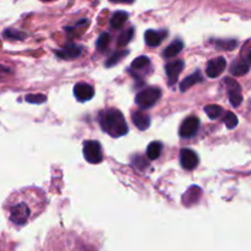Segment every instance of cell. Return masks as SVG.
I'll return each instance as SVG.
<instances>
[{
    "label": "cell",
    "instance_id": "cell-1",
    "mask_svg": "<svg viewBox=\"0 0 251 251\" xmlns=\"http://www.w3.org/2000/svg\"><path fill=\"white\" fill-rule=\"evenodd\" d=\"M98 120L103 131L112 137H122L129 131L124 115L117 109L103 110L100 113Z\"/></svg>",
    "mask_w": 251,
    "mask_h": 251
},
{
    "label": "cell",
    "instance_id": "cell-2",
    "mask_svg": "<svg viewBox=\"0 0 251 251\" xmlns=\"http://www.w3.org/2000/svg\"><path fill=\"white\" fill-rule=\"evenodd\" d=\"M162 96V91L157 87H149L139 92L135 98V102L142 109H147L156 104Z\"/></svg>",
    "mask_w": 251,
    "mask_h": 251
},
{
    "label": "cell",
    "instance_id": "cell-3",
    "mask_svg": "<svg viewBox=\"0 0 251 251\" xmlns=\"http://www.w3.org/2000/svg\"><path fill=\"white\" fill-rule=\"evenodd\" d=\"M83 157L91 164H98L102 162V147L98 141H86L83 144Z\"/></svg>",
    "mask_w": 251,
    "mask_h": 251
},
{
    "label": "cell",
    "instance_id": "cell-4",
    "mask_svg": "<svg viewBox=\"0 0 251 251\" xmlns=\"http://www.w3.org/2000/svg\"><path fill=\"white\" fill-rule=\"evenodd\" d=\"M29 207L26 203H17L10 211V221L16 226H24L29 218Z\"/></svg>",
    "mask_w": 251,
    "mask_h": 251
},
{
    "label": "cell",
    "instance_id": "cell-5",
    "mask_svg": "<svg viewBox=\"0 0 251 251\" xmlns=\"http://www.w3.org/2000/svg\"><path fill=\"white\" fill-rule=\"evenodd\" d=\"M199 127H200V120L195 115H191V117L186 118L180 125V129H179V135L183 139H190L194 135L198 132Z\"/></svg>",
    "mask_w": 251,
    "mask_h": 251
},
{
    "label": "cell",
    "instance_id": "cell-6",
    "mask_svg": "<svg viewBox=\"0 0 251 251\" xmlns=\"http://www.w3.org/2000/svg\"><path fill=\"white\" fill-rule=\"evenodd\" d=\"M225 82L228 88V95H229L230 104H232L233 107H239L243 102L242 88H240L239 83L230 77L225 78Z\"/></svg>",
    "mask_w": 251,
    "mask_h": 251
},
{
    "label": "cell",
    "instance_id": "cell-7",
    "mask_svg": "<svg viewBox=\"0 0 251 251\" xmlns=\"http://www.w3.org/2000/svg\"><path fill=\"white\" fill-rule=\"evenodd\" d=\"M74 96L78 102H87L95 96V88L86 82H78L74 86Z\"/></svg>",
    "mask_w": 251,
    "mask_h": 251
},
{
    "label": "cell",
    "instance_id": "cell-8",
    "mask_svg": "<svg viewBox=\"0 0 251 251\" xmlns=\"http://www.w3.org/2000/svg\"><path fill=\"white\" fill-rule=\"evenodd\" d=\"M226 66H227V61L223 56H218V58L212 59L207 63V68H206V74L208 77L216 78L225 71Z\"/></svg>",
    "mask_w": 251,
    "mask_h": 251
},
{
    "label": "cell",
    "instance_id": "cell-9",
    "mask_svg": "<svg viewBox=\"0 0 251 251\" xmlns=\"http://www.w3.org/2000/svg\"><path fill=\"white\" fill-rule=\"evenodd\" d=\"M180 164L186 171H193L199 164L198 154L193 150L183 149L180 151Z\"/></svg>",
    "mask_w": 251,
    "mask_h": 251
},
{
    "label": "cell",
    "instance_id": "cell-10",
    "mask_svg": "<svg viewBox=\"0 0 251 251\" xmlns=\"http://www.w3.org/2000/svg\"><path fill=\"white\" fill-rule=\"evenodd\" d=\"M184 69L183 60H176L173 63H168L166 65V73L168 76V85L173 86L178 81L179 75L181 74Z\"/></svg>",
    "mask_w": 251,
    "mask_h": 251
},
{
    "label": "cell",
    "instance_id": "cell-11",
    "mask_svg": "<svg viewBox=\"0 0 251 251\" xmlns=\"http://www.w3.org/2000/svg\"><path fill=\"white\" fill-rule=\"evenodd\" d=\"M82 53V49L80 46H75V44H69L65 48L60 49V50H56L55 54L60 59L64 60H73V59L78 58Z\"/></svg>",
    "mask_w": 251,
    "mask_h": 251
},
{
    "label": "cell",
    "instance_id": "cell-12",
    "mask_svg": "<svg viewBox=\"0 0 251 251\" xmlns=\"http://www.w3.org/2000/svg\"><path fill=\"white\" fill-rule=\"evenodd\" d=\"M166 31H154V29H149L145 32V41H146L147 46L150 47H157L162 43V41L166 37Z\"/></svg>",
    "mask_w": 251,
    "mask_h": 251
},
{
    "label": "cell",
    "instance_id": "cell-13",
    "mask_svg": "<svg viewBox=\"0 0 251 251\" xmlns=\"http://www.w3.org/2000/svg\"><path fill=\"white\" fill-rule=\"evenodd\" d=\"M131 120L132 123H134L135 126H136L139 130H141V131L149 129L150 124H151V119H150L149 115L144 112L132 113Z\"/></svg>",
    "mask_w": 251,
    "mask_h": 251
},
{
    "label": "cell",
    "instance_id": "cell-14",
    "mask_svg": "<svg viewBox=\"0 0 251 251\" xmlns=\"http://www.w3.org/2000/svg\"><path fill=\"white\" fill-rule=\"evenodd\" d=\"M201 194H202V191H201V189L199 186H190L183 196L184 205L191 206L194 203H196L199 201V199L201 198Z\"/></svg>",
    "mask_w": 251,
    "mask_h": 251
},
{
    "label": "cell",
    "instance_id": "cell-15",
    "mask_svg": "<svg viewBox=\"0 0 251 251\" xmlns=\"http://www.w3.org/2000/svg\"><path fill=\"white\" fill-rule=\"evenodd\" d=\"M203 81V76L202 74H201V71H195L194 74H191L190 76H188V77L185 78V80L181 81L180 83V91L181 92H185V91H188L189 88H191L193 86H195L196 83H200Z\"/></svg>",
    "mask_w": 251,
    "mask_h": 251
},
{
    "label": "cell",
    "instance_id": "cell-16",
    "mask_svg": "<svg viewBox=\"0 0 251 251\" xmlns=\"http://www.w3.org/2000/svg\"><path fill=\"white\" fill-rule=\"evenodd\" d=\"M184 48V43L180 41V39H176V41L172 42L163 51V56L164 58H174V56L178 55Z\"/></svg>",
    "mask_w": 251,
    "mask_h": 251
},
{
    "label": "cell",
    "instance_id": "cell-17",
    "mask_svg": "<svg viewBox=\"0 0 251 251\" xmlns=\"http://www.w3.org/2000/svg\"><path fill=\"white\" fill-rule=\"evenodd\" d=\"M250 70V66L248 61H243V60H238L234 61V63L230 65V74L233 76H244L245 74L249 73Z\"/></svg>",
    "mask_w": 251,
    "mask_h": 251
},
{
    "label": "cell",
    "instance_id": "cell-18",
    "mask_svg": "<svg viewBox=\"0 0 251 251\" xmlns=\"http://www.w3.org/2000/svg\"><path fill=\"white\" fill-rule=\"evenodd\" d=\"M162 150H163V145L159 141H153L147 147V157L150 159H157L162 153Z\"/></svg>",
    "mask_w": 251,
    "mask_h": 251
},
{
    "label": "cell",
    "instance_id": "cell-19",
    "mask_svg": "<svg viewBox=\"0 0 251 251\" xmlns=\"http://www.w3.org/2000/svg\"><path fill=\"white\" fill-rule=\"evenodd\" d=\"M127 17H129V14L125 11H117L110 19V26L113 28H120L126 22Z\"/></svg>",
    "mask_w": 251,
    "mask_h": 251
},
{
    "label": "cell",
    "instance_id": "cell-20",
    "mask_svg": "<svg viewBox=\"0 0 251 251\" xmlns=\"http://www.w3.org/2000/svg\"><path fill=\"white\" fill-rule=\"evenodd\" d=\"M205 113L208 115L210 119L213 120V119H217V118H220L221 115H222L223 109L222 107H220V105L208 104L205 107Z\"/></svg>",
    "mask_w": 251,
    "mask_h": 251
},
{
    "label": "cell",
    "instance_id": "cell-21",
    "mask_svg": "<svg viewBox=\"0 0 251 251\" xmlns=\"http://www.w3.org/2000/svg\"><path fill=\"white\" fill-rule=\"evenodd\" d=\"M150 65H151L150 59L147 58V56L142 55V56H139V58H136L134 61H132L131 69H134V70H142V69L147 68V66Z\"/></svg>",
    "mask_w": 251,
    "mask_h": 251
},
{
    "label": "cell",
    "instance_id": "cell-22",
    "mask_svg": "<svg viewBox=\"0 0 251 251\" xmlns=\"http://www.w3.org/2000/svg\"><path fill=\"white\" fill-rule=\"evenodd\" d=\"M2 36H4L6 39H15V41H19V39H25L26 33H24V32H20V31H17V29H14V28H7V29H5L4 33H2Z\"/></svg>",
    "mask_w": 251,
    "mask_h": 251
},
{
    "label": "cell",
    "instance_id": "cell-23",
    "mask_svg": "<svg viewBox=\"0 0 251 251\" xmlns=\"http://www.w3.org/2000/svg\"><path fill=\"white\" fill-rule=\"evenodd\" d=\"M134 37V28H129L126 31L123 32L119 36V39H118V46L119 47H125Z\"/></svg>",
    "mask_w": 251,
    "mask_h": 251
},
{
    "label": "cell",
    "instance_id": "cell-24",
    "mask_svg": "<svg viewBox=\"0 0 251 251\" xmlns=\"http://www.w3.org/2000/svg\"><path fill=\"white\" fill-rule=\"evenodd\" d=\"M126 54H127V50L117 51V53L113 54V55L110 56L107 61H105V66H107V68H112V66H114L115 64L119 63V61L122 60V59L126 55Z\"/></svg>",
    "mask_w": 251,
    "mask_h": 251
},
{
    "label": "cell",
    "instance_id": "cell-25",
    "mask_svg": "<svg viewBox=\"0 0 251 251\" xmlns=\"http://www.w3.org/2000/svg\"><path fill=\"white\" fill-rule=\"evenodd\" d=\"M110 43V36L108 33H102L98 37L97 41V49L100 51H105L109 47Z\"/></svg>",
    "mask_w": 251,
    "mask_h": 251
},
{
    "label": "cell",
    "instance_id": "cell-26",
    "mask_svg": "<svg viewBox=\"0 0 251 251\" xmlns=\"http://www.w3.org/2000/svg\"><path fill=\"white\" fill-rule=\"evenodd\" d=\"M216 46L220 49H225V50H232L237 47V42L233 39H228V41H216Z\"/></svg>",
    "mask_w": 251,
    "mask_h": 251
},
{
    "label": "cell",
    "instance_id": "cell-27",
    "mask_svg": "<svg viewBox=\"0 0 251 251\" xmlns=\"http://www.w3.org/2000/svg\"><path fill=\"white\" fill-rule=\"evenodd\" d=\"M225 124L227 125L228 129H234L238 125V118L234 113L228 112L227 115L225 117Z\"/></svg>",
    "mask_w": 251,
    "mask_h": 251
},
{
    "label": "cell",
    "instance_id": "cell-28",
    "mask_svg": "<svg viewBox=\"0 0 251 251\" xmlns=\"http://www.w3.org/2000/svg\"><path fill=\"white\" fill-rule=\"evenodd\" d=\"M26 102L32 103V104H41L47 100V97L44 95H27L26 96Z\"/></svg>",
    "mask_w": 251,
    "mask_h": 251
},
{
    "label": "cell",
    "instance_id": "cell-29",
    "mask_svg": "<svg viewBox=\"0 0 251 251\" xmlns=\"http://www.w3.org/2000/svg\"><path fill=\"white\" fill-rule=\"evenodd\" d=\"M132 164H134L135 168H137V169H145L147 167L146 159L141 156L134 157V158H132Z\"/></svg>",
    "mask_w": 251,
    "mask_h": 251
},
{
    "label": "cell",
    "instance_id": "cell-30",
    "mask_svg": "<svg viewBox=\"0 0 251 251\" xmlns=\"http://www.w3.org/2000/svg\"><path fill=\"white\" fill-rule=\"evenodd\" d=\"M10 73H11V70H10L9 68H6V66L4 65H0V80H1L2 77H5L6 75H9Z\"/></svg>",
    "mask_w": 251,
    "mask_h": 251
},
{
    "label": "cell",
    "instance_id": "cell-31",
    "mask_svg": "<svg viewBox=\"0 0 251 251\" xmlns=\"http://www.w3.org/2000/svg\"><path fill=\"white\" fill-rule=\"evenodd\" d=\"M112 2H126V4H131L134 2V0H109Z\"/></svg>",
    "mask_w": 251,
    "mask_h": 251
},
{
    "label": "cell",
    "instance_id": "cell-32",
    "mask_svg": "<svg viewBox=\"0 0 251 251\" xmlns=\"http://www.w3.org/2000/svg\"><path fill=\"white\" fill-rule=\"evenodd\" d=\"M248 63L251 64V51L249 53V55H248Z\"/></svg>",
    "mask_w": 251,
    "mask_h": 251
},
{
    "label": "cell",
    "instance_id": "cell-33",
    "mask_svg": "<svg viewBox=\"0 0 251 251\" xmlns=\"http://www.w3.org/2000/svg\"><path fill=\"white\" fill-rule=\"evenodd\" d=\"M42 1H46V2H49V1H55V0H42Z\"/></svg>",
    "mask_w": 251,
    "mask_h": 251
}]
</instances>
